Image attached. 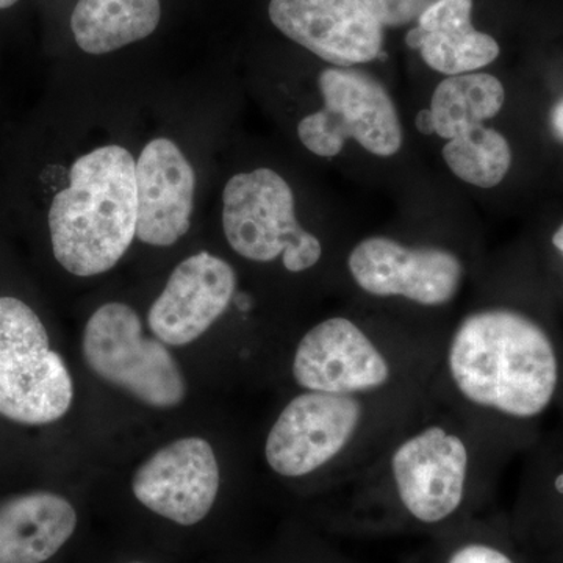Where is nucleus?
<instances>
[{
  "mask_svg": "<svg viewBox=\"0 0 563 563\" xmlns=\"http://www.w3.org/2000/svg\"><path fill=\"white\" fill-rule=\"evenodd\" d=\"M448 369L466 401L523 420L547 410L559 380L550 336L531 318L506 309L472 313L459 324Z\"/></svg>",
  "mask_w": 563,
  "mask_h": 563,
  "instance_id": "nucleus-1",
  "label": "nucleus"
},
{
  "mask_svg": "<svg viewBox=\"0 0 563 563\" xmlns=\"http://www.w3.org/2000/svg\"><path fill=\"white\" fill-rule=\"evenodd\" d=\"M136 162L124 147H98L77 158L69 185L49 210L52 250L74 276L107 273L136 236Z\"/></svg>",
  "mask_w": 563,
  "mask_h": 563,
  "instance_id": "nucleus-2",
  "label": "nucleus"
},
{
  "mask_svg": "<svg viewBox=\"0 0 563 563\" xmlns=\"http://www.w3.org/2000/svg\"><path fill=\"white\" fill-rule=\"evenodd\" d=\"M74 385L51 350L38 314L16 298H0V415L20 424H49L68 413Z\"/></svg>",
  "mask_w": 563,
  "mask_h": 563,
  "instance_id": "nucleus-3",
  "label": "nucleus"
},
{
  "mask_svg": "<svg viewBox=\"0 0 563 563\" xmlns=\"http://www.w3.org/2000/svg\"><path fill=\"white\" fill-rule=\"evenodd\" d=\"M222 228L232 250L252 262L282 255L285 268L301 273L320 262V240L296 220L290 185L272 169L236 174L222 192Z\"/></svg>",
  "mask_w": 563,
  "mask_h": 563,
  "instance_id": "nucleus-4",
  "label": "nucleus"
},
{
  "mask_svg": "<svg viewBox=\"0 0 563 563\" xmlns=\"http://www.w3.org/2000/svg\"><path fill=\"white\" fill-rule=\"evenodd\" d=\"M81 350L101 379L146 406L172 409L187 395V383L172 352L161 340L144 336L139 313L125 303H103L92 313Z\"/></svg>",
  "mask_w": 563,
  "mask_h": 563,
  "instance_id": "nucleus-5",
  "label": "nucleus"
},
{
  "mask_svg": "<svg viewBox=\"0 0 563 563\" xmlns=\"http://www.w3.org/2000/svg\"><path fill=\"white\" fill-rule=\"evenodd\" d=\"M320 90L324 107L298 125L307 150L320 157H335L347 139L379 157H391L401 150V121L379 81L358 69L329 68L321 73Z\"/></svg>",
  "mask_w": 563,
  "mask_h": 563,
  "instance_id": "nucleus-6",
  "label": "nucleus"
},
{
  "mask_svg": "<svg viewBox=\"0 0 563 563\" xmlns=\"http://www.w3.org/2000/svg\"><path fill=\"white\" fill-rule=\"evenodd\" d=\"M362 417L355 396L301 393L274 422L265 444L266 462L285 477L317 472L351 443Z\"/></svg>",
  "mask_w": 563,
  "mask_h": 563,
  "instance_id": "nucleus-7",
  "label": "nucleus"
},
{
  "mask_svg": "<svg viewBox=\"0 0 563 563\" xmlns=\"http://www.w3.org/2000/svg\"><path fill=\"white\" fill-rule=\"evenodd\" d=\"M468 465L466 444L442 426H429L404 440L390 463L404 509L424 525L453 517L465 498Z\"/></svg>",
  "mask_w": 563,
  "mask_h": 563,
  "instance_id": "nucleus-8",
  "label": "nucleus"
},
{
  "mask_svg": "<svg viewBox=\"0 0 563 563\" xmlns=\"http://www.w3.org/2000/svg\"><path fill=\"white\" fill-rule=\"evenodd\" d=\"M352 279L379 298L401 296L421 306L448 303L463 279L462 262L437 247H407L384 236L363 240L347 258Z\"/></svg>",
  "mask_w": 563,
  "mask_h": 563,
  "instance_id": "nucleus-9",
  "label": "nucleus"
},
{
  "mask_svg": "<svg viewBox=\"0 0 563 563\" xmlns=\"http://www.w3.org/2000/svg\"><path fill=\"white\" fill-rule=\"evenodd\" d=\"M390 376L379 347L346 318H329L310 329L292 358V377L307 391L355 396L379 390Z\"/></svg>",
  "mask_w": 563,
  "mask_h": 563,
  "instance_id": "nucleus-10",
  "label": "nucleus"
},
{
  "mask_svg": "<svg viewBox=\"0 0 563 563\" xmlns=\"http://www.w3.org/2000/svg\"><path fill=\"white\" fill-rule=\"evenodd\" d=\"M269 18L285 36L336 68L383 52V25L362 0H272Z\"/></svg>",
  "mask_w": 563,
  "mask_h": 563,
  "instance_id": "nucleus-11",
  "label": "nucleus"
},
{
  "mask_svg": "<svg viewBox=\"0 0 563 563\" xmlns=\"http://www.w3.org/2000/svg\"><path fill=\"white\" fill-rule=\"evenodd\" d=\"M220 465L207 440L188 437L169 443L144 462L132 492L166 520L192 526L209 515L220 492Z\"/></svg>",
  "mask_w": 563,
  "mask_h": 563,
  "instance_id": "nucleus-12",
  "label": "nucleus"
},
{
  "mask_svg": "<svg viewBox=\"0 0 563 563\" xmlns=\"http://www.w3.org/2000/svg\"><path fill=\"white\" fill-rule=\"evenodd\" d=\"M236 276L228 262L199 252L174 269L165 290L152 303L147 322L155 339L185 346L209 331L235 295Z\"/></svg>",
  "mask_w": 563,
  "mask_h": 563,
  "instance_id": "nucleus-13",
  "label": "nucleus"
},
{
  "mask_svg": "<svg viewBox=\"0 0 563 563\" xmlns=\"http://www.w3.org/2000/svg\"><path fill=\"white\" fill-rule=\"evenodd\" d=\"M196 176L179 146L152 140L136 162V236L151 246H172L190 229Z\"/></svg>",
  "mask_w": 563,
  "mask_h": 563,
  "instance_id": "nucleus-14",
  "label": "nucleus"
},
{
  "mask_svg": "<svg viewBox=\"0 0 563 563\" xmlns=\"http://www.w3.org/2000/svg\"><path fill=\"white\" fill-rule=\"evenodd\" d=\"M472 10L473 0H433L407 33V46L420 51L429 68L448 76L490 65L498 58L499 44L473 27Z\"/></svg>",
  "mask_w": 563,
  "mask_h": 563,
  "instance_id": "nucleus-15",
  "label": "nucleus"
},
{
  "mask_svg": "<svg viewBox=\"0 0 563 563\" xmlns=\"http://www.w3.org/2000/svg\"><path fill=\"white\" fill-rule=\"evenodd\" d=\"M68 499L49 492L27 493L0 504V563H43L76 531Z\"/></svg>",
  "mask_w": 563,
  "mask_h": 563,
  "instance_id": "nucleus-16",
  "label": "nucleus"
},
{
  "mask_svg": "<svg viewBox=\"0 0 563 563\" xmlns=\"http://www.w3.org/2000/svg\"><path fill=\"white\" fill-rule=\"evenodd\" d=\"M161 18V0H79L70 29L81 51L103 55L147 38Z\"/></svg>",
  "mask_w": 563,
  "mask_h": 563,
  "instance_id": "nucleus-17",
  "label": "nucleus"
},
{
  "mask_svg": "<svg viewBox=\"0 0 563 563\" xmlns=\"http://www.w3.org/2000/svg\"><path fill=\"white\" fill-rule=\"evenodd\" d=\"M506 91L501 81L485 73L459 74L444 79L432 96L435 133L453 140L484 125L501 111Z\"/></svg>",
  "mask_w": 563,
  "mask_h": 563,
  "instance_id": "nucleus-18",
  "label": "nucleus"
},
{
  "mask_svg": "<svg viewBox=\"0 0 563 563\" xmlns=\"http://www.w3.org/2000/svg\"><path fill=\"white\" fill-rule=\"evenodd\" d=\"M443 158L459 179L476 187L492 188L501 184L509 172L512 151L501 133L479 125L450 140L443 147Z\"/></svg>",
  "mask_w": 563,
  "mask_h": 563,
  "instance_id": "nucleus-19",
  "label": "nucleus"
},
{
  "mask_svg": "<svg viewBox=\"0 0 563 563\" xmlns=\"http://www.w3.org/2000/svg\"><path fill=\"white\" fill-rule=\"evenodd\" d=\"M385 27H401L421 16L433 0H362Z\"/></svg>",
  "mask_w": 563,
  "mask_h": 563,
  "instance_id": "nucleus-20",
  "label": "nucleus"
},
{
  "mask_svg": "<svg viewBox=\"0 0 563 563\" xmlns=\"http://www.w3.org/2000/svg\"><path fill=\"white\" fill-rule=\"evenodd\" d=\"M446 563H514V561L490 544L470 543L459 548Z\"/></svg>",
  "mask_w": 563,
  "mask_h": 563,
  "instance_id": "nucleus-21",
  "label": "nucleus"
},
{
  "mask_svg": "<svg viewBox=\"0 0 563 563\" xmlns=\"http://www.w3.org/2000/svg\"><path fill=\"white\" fill-rule=\"evenodd\" d=\"M417 129L422 135H432L435 133L431 110H421L417 117Z\"/></svg>",
  "mask_w": 563,
  "mask_h": 563,
  "instance_id": "nucleus-22",
  "label": "nucleus"
},
{
  "mask_svg": "<svg viewBox=\"0 0 563 563\" xmlns=\"http://www.w3.org/2000/svg\"><path fill=\"white\" fill-rule=\"evenodd\" d=\"M551 125H553L555 135L563 140V99L554 107L553 113H551Z\"/></svg>",
  "mask_w": 563,
  "mask_h": 563,
  "instance_id": "nucleus-23",
  "label": "nucleus"
},
{
  "mask_svg": "<svg viewBox=\"0 0 563 563\" xmlns=\"http://www.w3.org/2000/svg\"><path fill=\"white\" fill-rule=\"evenodd\" d=\"M553 244L563 254V224L555 231L553 235Z\"/></svg>",
  "mask_w": 563,
  "mask_h": 563,
  "instance_id": "nucleus-24",
  "label": "nucleus"
},
{
  "mask_svg": "<svg viewBox=\"0 0 563 563\" xmlns=\"http://www.w3.org/2000/svg\"><path fill=\"white\" fill-rule=\"evenodd\" d=\"M16 2L18 0H0V10L10 9V7H13Z\"/></svg>",
  "mask_w": 563,
  "mask_h": 563,
  "instance_id": "nucleus-25",
  "label": "nucleus"
},
{
  "mask_svg": "<svg viewBox=\"0 0 563 563\" xmlns=\"http://www.w3.org/2000/svg\"><path fill=\"white\" fill-rule=\"evenodd\" d=\"M558 487H559V490L563 492V477H562V479H559Z\"/></svg>",
  "mask_w": 563,
  "mask_h": 563,
  "instance_id": "nucleus-26",
  "label": "nucleus"
},
{
  "mask_svg": "<svg viewBox=\"0 0 563 563\" xmlns=\"http://www.w3.org/2000/svg\"><path fill=\"white\" fill-rule=\"evenodd\" d=\"M133 563H141V562H133Z\"/></svg>",
  "mask_w": 563,
  "mask_h": 563,
  "instance_id": "nucleus-27",
  "label": "nucleus"
}]
</instances>
